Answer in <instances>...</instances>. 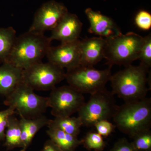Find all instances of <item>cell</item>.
<instances>
[{"label":"cell","instance_id":"cell-1","mask_svg":"<svg viewBox=\"0 0 151 151\" xmlns=\"http://www.w3.org/2000/svg\"><path fill=\"white\" fill-rule=\"evenodd\" d=\"M149 68L140 64L134 66L132 64L125 66L111 76L112 93L116 94L125 102L137 101L146 97L150 89Z\"/></svg>","mask_w":151,"mask_h":151},{"label":"cell","instance_id":"cell-2","mask_svg":"<svg viewBox=\"0 0 151 151\" xmlns=\"http://www.w3.org/2000/svg\"><path fill=\"white\" fill-rule=\"evenodd\" d=\"M52 40L44 33L27 32L17 37L6 62L22 70L41 62L51 46Z\"/></svg>","mask_w":151,"mask_h":151},{"label":"cell","instance_id":"cell-3","mask_svg":"<svg viewBox=\"0 0 151 151\" xmlns=\"http://www.w3.org/2000/svg\"><path fill=\"white\" fill-rule=\"evenodd\" d=\"M116 127L132 138L138 133L150 129L151 100L147 97L125 102L118 106L113 117Z\"/></svg>","mask_w":151,"mask_h":151},{"label":"cell","instance_id":"cell-4","mask_svg":"<svg viewBox=\"0 0 151 151\" xmlns=\"http://www.w3.org/2000/svg\"><path fill=\"white\" fill-rule=\"evenodd\" d=\"M144 37L129 32L106 40L104 58L110 67L114 65H131L138 59Z\"/></svg>","mask_w":151,"mask_h":151},{"label":"cell","instance_id":"cell-5","mask_svg":"<svg viewBox=\"0 0 151 151\" xmlns=\"http://www.w3.org/2000/svg\"><path fill=\"white\" fill-rule=\"evenodd\" d=\"M34 90L22 81L6 97L5 105L14 109L21 118L32 119L43 115L48 108V97L37 95Z\"/></svg>","mask_w":151,"mask_h":151},{"label":"cell","instance_id":"cell-6","mask_svg":"<svg viewBox=\"0 0 151 151\" xmlns=\"http://www.w3.org/2000/svg\"><path fill=\"white\" fill-rule=\"evenodd\" d=\"M111 67L99 70L93 66L80 65L65 73L69 85L82 94H92L105 89L112 76Z\"/></svg>","mask_w":151,"mask_h":151},{"label":"cell","instance_id":"cell-7","mask_svg":"<svg viewBox=\"0 0 151 151\" xmlns=\"http://www.w3.org/2000/svg\"><path fill=\"white\" fill-rule=\"evenodd\" d=\"M118 106L114 94L105 89L91 94L89 100L78 111V117L82 126L94 127L97 122L113 118Z\"/></svg>","mask_w":151,"mask_h":151},{"label":"cell","instance_id":"cell-8","mask_svg":"<svg viewBox=\"0 0 151 151\" xmlns=\"http://www.w3.org/2000/svg\"><path fill=\"white\" fill-rule=\"evenodd\" d=\"M65 78L64 69L41 62L23 70L22 81L34 90H52Z\"/></svg>","mask_w":151,"mask_h":151},{"label":"cell","instance_id":"cell-9","mask_svg":"<svg viewBox=\"0 0 151 151\" xmlns=\"http://www.w3.org/2000/svg\"><path fill=\"white\" fill-rule=\"evenodd\" d=\"M85 103L83 94L70 85L56 87L51 90L47 105L55 117L70 116L78 112Z\"/></svg>","mask_w":151,"mask_h":151},{"label":"cell","instance_id":"cell-10","mask_svg":"<svg viewBox=\"0 0 151 151\" xmlns=\"http://www.w3.org/2000/svg\"><path fill=\"white\" fill-rule=\"evenodd\" d=\"M68 12L67 8L63 3L54 0L44 3L36 12L28 31L44 33L52 31Z\"/></svg>","mask_w":151,"mask_h":151},{"label":"cell","instance_id":"cell-11","mask_svg":"<svg viewBox=\"0 0 151 151\" xmlns=\"http://www.w3.org/2000/svg\"><path fill=\"white\" fill-rule=\"evenodd\" d=\"M80 40L61 43L56 47L49 48L46 55L48 62L67 70L80 65Z\"/></svg>","mask_w":151,"mask_h":151},{"label":"cell","instance_id":"cell-12","mask_svg":"<svg viewBox=\"0 0 151 151\" xmlns=\"http://www.w3.org/2000/svg\"><path fill=\"white\" fill-rule=\"evenodd\" d=\"M82 23L75 14L68 12L51 31L50 38L61 43L72 42L79 40Z\"/></svg>","mask_w":151,"mask_h":151},{"label":"cell","instance_id":"cell-13","mask_svg":"<svg viewBox=\"0 0 151 151\" xmlns=\"http://www.w3.org/2000/svg\"><path fill=\"white\" fill-rule=\"evenodd\" d=\"M106 40L94 37L80 40V65L93 66L104 58Z\"/></svg>","mask_w":151,"mask_h":151},{"label":"cell","instance_id":"cell-14","mask_svg":"<svg viewBox=\"0 0 151 151\" xmlns=\"http://www.w3.org/2000/svg\"><path fill=\"white\" fill-rule=\"evenodd\" d=\"M85 14L90 23L89 32L102 37L108 38L122 34V32L112 19L90 8Z\"/></svg>","mask_w":151,"mask_h":151},{"label":"cell","instance_id":"cell-15","mask_svg":"<svg viewBox=\"0 0 151 151\" xmlns=\"http://www.w3.org/2000/svg\"><path fill=\"white\" fill-rule=\"evenodd\" d=\"M22 69L7 62L0 66V95L6 97L22 81Z\"/></svg>","mask_w":151,"mask_h":151},{"label":"cell","instance_id":"cell-16","mask_svg":"<svg viewBox=\"0 0 151 151\" xmlns=\"http://www.w3.org/2000/svg\"><path fill=\"white\" fill-rule=\"evenodd\" d=\"M46 132L50 139L61 151H75L82 144L81 140H78L77 137L58 129L48 127Z\"/></svg>","mask_w":151,"mask_h":151},{"label":"cell","instance_id":"cell-17","mask_svg":"<svg viewBox=\"0 0 151 151\" xmlns=\"http://www.w3.org/2000/svg\"><path fill=\"white\" fill-rule=\"evenodd\" d=\"M47 126L48 128L58 129L77 137L80 133L82 123L78 117H55L53 120H50Z\"/></svg>","mask_w":151,"mask_h":151},{"label":"cell","instance_id":"cell-18","mask_svg":"<svg viewBox=\"0 0 151 151\" xmlns=\"http://www.w3.org/2000/svg\"><path fill=\"white\" fill-rule=\"evenodd\" d=\"M6 129L4 146L9 150L22 148L20 139L21 129L19 120L13 115L11 116Z\"/></svg>","mask_w":151,"mask_h":151},{"label":"cell","instance_id":"cell-19","mask_svg":"<svg viewBox=\"0 0 151 151\" xmlns=\"http://www.w3.org/2000/svg\"><path fill=\"white\" fill-rule=\"evenodd\" d=\"M17 37L16 32L12 27L0 28V62H6Z\"/></svg>","mask_w":151,"mask_h":151},{"label":"cell","instance_id":"cell-20","mask_svg":"<svg viewBox=\"0 0 151 151\" xmlns=\"http://www.w3.org/2000/svg\"><path fill=\"white\" fill-rule=\"evenodd\" d=\"M81 140V145L89 151H103L105 147L103 137L97 132H88Z\"/></svg>","mask_w":151,"mask_h":151},{"label":"cell","instance_id":"cell-21","mask_svg":"<svg viewBox=\"0 0 151 151\" xmlns=\"http://www.w3.org/2000/svg\"><path fill=\"white\" fill-rule=\"evenodd\" d=\"M131 142L137 151H151L150 129L138 133L132 138Z\"/></svg>","mask_w":151,"mask_h":151},{"label":"cell","instance_id":"cell-22","mask_svg":"<svg viewBox=\"0 0 151 151\" xmlns=\"http://www.w3.org/2000/svg\"><path fill=\"white\" fill-rule=\"evenodd\" d=\"M138 59L141 65L149 68L151 66V34L144 37Z\"/></svg>","mask_w":151,"mask_h":151},{"label":"cell","instance_id":"cell-23","mask_svg":"<svg viewBox=\"0 0 151 151\" xmlns=\"http://www.w3.org/2000/svg\"><path fill=\"white\" fill-rule=\"evenodd\" d=\"M50 121V119H48L43 115L35 119H28V131L29 140L30 144L37 133L44 127L47 126Z\"/></svg>","mask_w":151,"mask_h":151},{"label":"cell","instance_id":"cell-24","mask_svg":"<svg viewBox=\"0 0 151 151\" xmlns=\"http://www.w3.org/2000/svg\"><path fill=\"white\" fill-rule=\"evenodd\" d=\"M135 22L139 28L143 30H148L151 27V14L147 11H140L135 17Z\"/></svg>","mask_w":151,"mask_h":151},{"label":"cell","instance_id":"cell-25","mask_svg":"<svg viewBox=\"0 0 151 151\" xmlns=\"http://www.w3.org/2000/svg\"><path fill=\"white\" fill-rule=\"evenodd\" d=\"M15 112L14 109L9 107L6 110L0 111V141L5 139L6 128L9 119Z\"/></svg>","mask_w":151,"mask_h":151},{"label":"cell","instance_id":"cell-26","mask_svg":"<svg viewBox=\"0 0 151 151\" xmlns=\"http://www.w3.org/2000/svg\"><path fill=\"white\" fill-rule=\"evenodd\" d=\"M97 132L103 137H107L115 131L116 128L114 125L109 122L108 120H104L97 122L94 124Z\"/></svg>","mask_w":151,"mask_h":151},{"label":"cell","instance_id":"cell-27","mask_svg":"<svg viewBox=\"0 0 151 151\" xmlns=\"http://www.w3.org/2000/svg\"><path fill=\"white\" fill-rule=\"evenodd\" d=\"M28 119L21 118L20 121L21 129V142L22 144V150L21 151H26L29 146L30 145L29 140L28 131Z\"/></svg>","mask_w":151,"mask_h":151},{"label":"cell","instance_id":"cell-28","mask_svg":"<svg viewBox=\"0 0 151 151\" xmlns=\"http://www.w3.org/2000/svg\"><path fill=\"white\" fill-rule=\"evenodd\" d=\"M109 151H137L132 143L124 138L120 139Z\"/></svg>","mask_w":151,"mask_h":151},{"label":"cell","instance_id":"cell-29","mask_svg":"<svg viewBox=\"0 0 151 151\" xmlns=\"http://www.w3.org/2000/svg\"><path fill=\"white\" fill-rule=\"evenodd\" d=\"M41 151H61L51 140H48L45 142L42 150Z\"/></svg>","mask_w":151,"mask_h":151}]
</instances>
